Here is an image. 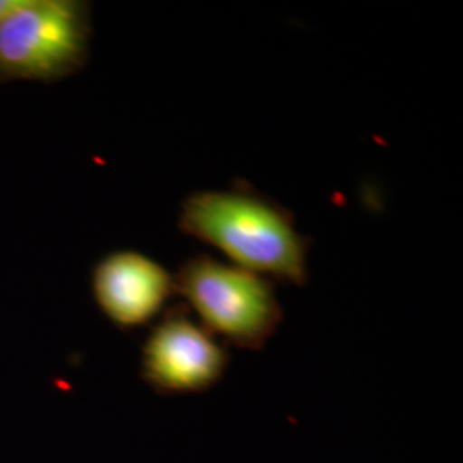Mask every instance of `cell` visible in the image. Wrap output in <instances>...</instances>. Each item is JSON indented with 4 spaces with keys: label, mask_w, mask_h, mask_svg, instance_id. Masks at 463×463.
I'll return each mask as SVG.
<instances>
[{
    "label": "cell",
    "mask_w": 463,
    "mask_h": 463,
    "mask_svg": "<svg viewBox=\"0 0 463 463\" xmlns=\"http://www.w3.org/2000/svg\"><path fill=\"white\" fill-rule=\"evenodd\" d=\"M179 229L260 277L306 285L307 241L292 213L249 187L196 191L184 199Z\"/></svg>",
    "instance_id": "obj_1"
},
{
    "label": "cell",
    "mask_w": 463,
    "mask_h": 463,
    "mask_svg": "<svg viewBox=\"0 0 463 463\" xmlns=\"http://www.w3.org/2000/svg\"><path fill=\"white\" fill-rule=\"evenodd\" d=\"M174 280L175 294L187 300L201 325L235 347H265L280 326L271 281L244 268L199 256L185 261Z\"/></svg>",
    "instance_id": "obj_2"
},
{
    "label": "cell",
    "mask_w": 463,
    "mask_h": 463,
    "mask_svg": "<svg viewBox=\"0 0 463 463\" xmlns=\"http://www.w3.org/2000/svg\"><path fill=\"white\" fill-rule=\"evenodd\" d=\"M91 38L90 4L26 0L0 24V81H59L83 69Z\"/></svg>",
    "instance_id": "obj_3"
},
{
    "label": "cell",
    "mask_w": 463,
    "mask_h": 463,
    "mask_svg": "<svg viewBox=\"0 0 463 463\" xmlns=\"http://www.w3.org/2000/svg\"><path fill=\"white\" fill-rule=\"evenodd\" d=\"M229 354L201 323L172 313L151 331L143 348V374L165 393H201L222 380Z\"/></svg>",
    "instance_id": "obj_4"
},
{
    "label": "cell",
    "mask_w": 463,
    "mask_h": 463,
    "mask_svg": "<svg viewBox=\"0 0 463 463\" xmlns=\"http://www.w3.org/2000/svg\"><path fill=\"white\" fill-rule=\"evenodd\" d=\"M93 296L99 309L124 330L149 323L175 294L174 275L143 252L117 250L93 269Z\"/></svg>",
    "instance_id": "obj_5"
},
{
    "label": "cell",
    "mask_w": 463,
    "mask_h": 463,
    "mask_svg": "<svg viewBox=\"0 0 463 463\" xmlns=\"http://www.w3.org/2000/svg\"><path fill=\"white\" fill-rule=\"evenodd\" d=\"M24 2H26V0H0V24H2L7 17L13 16Z\"/></svg>",
    "instance_id": "obj_6"
}]
</instances>
